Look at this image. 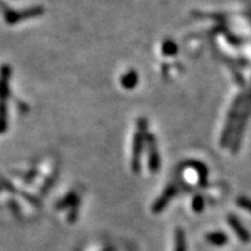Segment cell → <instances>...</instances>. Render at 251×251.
<instances>
[{
    "label": "cell",
    "mask_w": 251,
    "mask_h": 251,
    "mask_svg": "<svg viewBox=\"0 0 251 251\" xmlns=\"http://www.w3.org/2000/svg\"><path fill=\"white\" fill-rule=\"evenodd\" d=\"M250 115H251V86L249 89V92L247 93V96L244 97L243 103H242L237 125H236L235 132H234V136L232 140V152H234V154H236V152L239 150V147H241L242 138H243L245 128H247L248 120H249Z\"/></svg>",
    "instance_id": "6da1fadb"
},
{
    "label": "cell",
    "mask_w": 251,
    "mask_h": 251,
    "mask_svg": "<svg viewBox=\"0 0 251 251\" xmlns=\"http://www.w3.org/2000/svg\"><path fill=\"white\" fill-rule=\"evenodd\" d=\"M244 97L242 94L236 98L234 100V103H232V107L229 109V113H228L227 117V122L226 126H224L223 132H222V136H221V146L226 147L228 143H229L230 137L234 136V129L236 128V125H237L238 121V114H239V108H241L242 103H243Z\"/></svg>",
    "instance_id": "7a4b0ae2"
},
{
    "label": "cell",
    "mask_w": 251,
    "mask_h": 251,
    "mask_svg": "<svg viewBox=\"0 0 251 251\" xmlns=\"http://www.w3.org/2000/svg\"><path fill=\"white\" fill-rule=\"evenodd\" d=\"M138 132L135 135L134 144H133V161L132 167L135 172L140 171V157L142 154V147H143V138H144V129H146V121L138 120Z\"/></svg>",
    "instance_id": "3957f363"
},
{
    "label": "cell",
    "mask_w": 251,
    "mask_h": 251,
    "mask_svg": "<svg viewBox=\"0 0 251 251\" xmlns=\"http://www.w3.org/2000/svg\"><path fill=\"white\" fill-rule=\"evenodd\" d=\"M148 140V149H149V167L152 172L160 170V155H158L157 148H156L155 138L152 135L147 136Z\"/></svg>",
    "instance_id": "277c9868"
},
{
    "label": "cell",
    "mask_w": 251,
    "mask_h": 251,
    "mask_svg": "<svg viewBox=\"0 0 251 251\" xmlns=\"http://www.w3.org/2000/svg\"><path fill=\"white\" fill-rule=\"evenodd\" d=\"M138 82V76L136 74V71L134 70H129L128 72H126L123 74L122 78H121V84L125 89H134L135 86L137 85Z\"/></svg>",
    "instance_id": "5b68a950"
},
{
    "label": "cell",
    "mask_w": 251,
    "mask_h": 251,
    "mask_svg": "<svg viewBox=\"0 0 251 251\" xmlns=\"http://www.w3.org/2000/svg\"><path fill=\"white\" fill-rule=\"evenodd\" d=\"M174 194H175V187L174 186L169 187V189H167L166 191L163 193L162 198H160L157 201H156L155 207H154L155 212H160V210L163 209L164 207H165V205L169 203L170 199L172 198V195H174Z\"/></svg>",
    "instance_id": "8992f818"
},
{
    "label": "cell",
    "mask_w": 251,
    "mask_h": 251,
    "mask_svg": "<svg viewBox=\"0 0 251 251\" xmlns=\"http://www.w3.org/2000/svg\"><path fill=\"white\" fill-rule=\"evenodd\" d=\"M162 50H163V54L164 55H167V56H171V55H175L176 53L178 51V48L177 45L175 44L174 42L170 41V40H167L163 43V48H162Z\"/></svg>",
    "instance_id": "52a82bcc"
},
{
    "label": "cell",
    "mask_w": 251,
    "mask_h": 251,
    "mask_svg": "<svg viewBox=\"0 0 251 251\" xmlns=\"http://www.w3.org/2000/svg\"><path fill=\"white\" fill-rule=\"evenodd\" d=\"M176 251H185L184 235L181 232H178V234H177V244H176Z\"/></svg>",
    "instance_id": "ba28073f"
},
{
    "label": "cell",
    "mask_w": 251,
    "mask_h": 251,
    "mask_svg": "<svg viewBox=\"0 0 251 251\" xmlns=\"http://www.w3.org/2000/svg\"><path fill=\"white\" fill-rule=\"evenodd\" d=\"M237 203H238V206L243 207L244 209H247V210H249V212H251V200H249V199L241 198V199H238Z\"/></svg>",
    "instance_id": "9c48e42d"
},
{
    "label": "cell",
    "mask_w": 251,
    "mask_h": 251,
    "mask_svg": "<svg viewBox=\"0 0 251 251\" xmlns=\"http://www.w3.org/2000/svg\"><path fill=\"white\" fill-rule=\"evenodd\" d=\"M193 208L195 210H200L203 208V199L201 198H195L194 201H193Z\"/></svg>",
    "instance_id": "30bf717a"
}]
</instances>
